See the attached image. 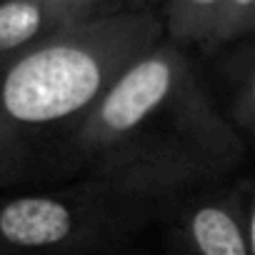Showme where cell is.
Masks as SVG:
<instances>
[{"mask_svg":"<svg viewBox=\"0 0 255 255\" xmlns=\"http://www.w3.org/2000/svg\"><path fill=\"white\" fill-rule=\"evenodd\" d=\"M240 160V133L215 108L188 48L165 35L90 108L55 173L175 205Z\"/></svg>","mask_w":255,"mask_h":255,"instance_id":"cell-1","label":"cell"},{"mask_svg":"<svg viewBox=\"0 0 255 255\" xmlns=\"http://www.w3.org/2000/svg\"><path fill=\"white\" fill-rule=\"evenodd\" d=\"M165 35L160 13H125L68 25L0 63V193L53 175L90 108Z\"/></svg>","mask_w":255,"mask_h":255,"instance_id":"cell-2","label":"cell"},{"mask_svg":"<svg viewBox=\"0 0 255 255\" xmlns=\"http://www.w3.org/2000/svg\"><path fill=\"white\" fill-rule=\"evenodd\" d=\"M168 208L90 178L0 193V255H100Z\"/></svg>","mask_w":255,"mask_h":255,"instance_id":"cell-3","label":"cell"},{"mask_svg":"<svg viewBox=\"0 0 255 255\" xmlns=\"http://www.w3.org/2000/svg\"><path fill=\"white\" fill-rule=\"evenodd\" d=\"M175 238L183 255H250L245 188L185 195L175 213Z\"/></svg>","mask_w":255,"mask_h":255,"instance_id":"cell-4","label":"cell"},{"mask_svg":"<svg viewBox=\"0 0 255 255\" xmlns=\"http://www.w3.org/2000/svg\"><path fill=\"white\" fill-rule=\"evenodd\" d=\"M68 28L50 0H0V63Z\"/></svg>","mask_w":255,"mask_h":255,"instance_id":"cell-5","label":"cell"},{"mask_svg":"<svg viewBox=\"0 0 255 255\" xmlns=\"http://www.w3.org/2000/svg\"><path fill=\"white\" fill-rule=\"evenodd\" d=\"M225 0H163L160 15L170 40L190 48L213 50Z\"/></svg>","mask_w":255,"mask_h":255,"instance_id":"cell-6","label":"cell"},{"mask_svg":"<svg viewBox=\"0 0 255 255\" xmlns=\"http://www.w3.org/2000/svg\"><path fill=\"white\" fill-rule=\"evenodd\" d=\"M225 73L230 80V123L255 140V35L238 40Z\"/></svg>","mask_w":255,"mask_h":255,"instance_id":"cell-7","label":"cell"},{"mask_svg":"<svg viewBox=\"0 0 255 255\" xmlns=\"http://www.w3.org/2000/svg\"><path fill=\"white\" fill-rule=\"evenodd\" d=\"M63 15L68 25L95 20V18H110V15H125V13H160L163 0H50Z\"/></svg>","mask_w":255,"mask_h":255,"instance_id":"cell-8","label":"cell"},{"mask_svg":"<svg viewBox=\"0 0 255 255\" xmlns=\"http://www.w3.org/2000/svg\"><path fill=\"white\" fill-rule=\"evenodd\" d=\"M255 35V0H225L213 50ZM210 50V53H213Z\"/></svg>","mask_w":255,"mask_h":255,"instance_id":"cell-9","label":"cell"},{"mask_svg":"<svg viewBox=\"0 0 255 255\" xmlns=\"http://www.w3.org/2000/svg\"><path fill=\"white\" fill-rule=\"evenodd\" d=\"M245 225H248V248L255 255V183L245 188Z\"/></svg>","mask_w":255,"mask_h":255,"instance_id":"cell-10","label":"cell"}]
</instances>
